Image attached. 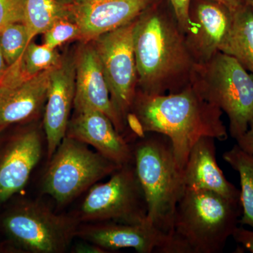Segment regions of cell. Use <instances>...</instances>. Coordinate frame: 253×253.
<instances>
[{"label":"cell","mask_w":253,"mask_h":253,"mask_svg":"<svg viewBox=\"0 0 253 253\" xmlns=\"http://www.w3.org/2000/svg\"><path fill=\"white\" fill-rule=\"evenodd\" d=\"M231 13L230 28L219 51L234 58L253 74V9L246 3Z\"/></svg>","instance_id":"obj_19"},{"label":"cell","mask_w":253,"mask_h":253,"mask_svg":"<svg viewBox=\"0 0 253 253\" xmlns=\"http://www.w3.org/2000/svg\"><path fill=\"white\" fill-rule=\"evenodd\" d=\"M75 252L78 253H106V251L99 246L91 243L85 241V243H81L78 244L75 249Z\"/></svg>","instance_id":"obj_29"},{"label":"cell","mask_w":253,"mask_h":253,"mask_svg":"<svg viewBox=\"0 0 253 253\" xmlns=\"http://www.w3.org/2000/svg\"><path fill=\"white\" fill-rule=\"evenodd\" d=\"M76 236L107 251L132 249L139 253H178L172 235L148 221L140 224L99 221L79 226Z\"/></svg>","instance_id":"obj_10"},{"label":"cell","mask_w":253,"mask_h":253,"mask_svg":"<svg viewBox=\"0 0 253 253\" xmlns=\"http://www.w3.org/2000/svg\"><path fill=\"white\" fill-rule=\"evenodd\" d=\"M222 156L240 176L242 215L239 224L253 229V155L246 152L236 144Z\"/></svg>","instance_id":"obj_20"},{"label":"cell","mask_w":253,"mask_h":253,"mask_svg":"<svg viewBox=\"0 0 253 253\" xmlns=\"http://www.w3.org/2000/svg\"><path fill=\"white\" fill-rule=\"evenodd\" d=\"M179 26L185 33L189 21V9L191 0H168Z\"/></svg>","instance_id":"obj_26"},{"label":"cell","mask_w":253,"mask_h":253,"mask_svg":"<svg viewBox=\"0 0 253 253\" xmlns=\"http://www.w3.org/2000/svg\"><path fill=\"white\" fill-rule=\"evenodd\" d=\"M78 217L56 214L45 205L32 203L5 218L6 232L28 252L62 253L76 237Z\"/></svg>","instance_id":"obj_8"},{"label":"cell","mask_w":253,"mask_h":253,"mask_svg":"<svg viewBox=\"0 0 253 253\" xmlns=\"http://www.w3.org/2000/svg\"><path fill=\"white\" fill-rule=\"evenodd\" d=\"M84 44L75 59L76 92L73 106L76 112L86 110L101 111L123 135L127 125L113 106L99 56L93 44Z\"/></svg>","instance_id":"obj_13"},{"label":"cell","mask_w":253,"mask_h":253,"mask_svg":"<svg viewBox=\"0 0 253 253\" xmlns=\"http://www.w3.org/2000/svg\"><path fill=\"white\" fill-rule=\"evenodd\" d=\"M69 18L66 4L58 0H25L23 23L31 42L60 18Z\"/></svg>","instance_id":"obj_21"},{"label":"cell","mask_w":253,"mask_h":253,"mask_svg":"<svg viewBox=\"0 0 253 253\" xmlns=\"http://www.w3.org/2000/svg\"><path fill=\"white\" fill-rule=\"evenodd\" d=\"M53 69L27 78L16 66L8 67L0 81V130L38 114L46 101Z\"/></svg>","instance_id":"obj_12"},{"label":"cell","mask_w":253,"mask_h":253,"mask_svg":"<svg viewBox=\"0 0 253 253\" xmlns=\"http://www.w3.org/2000/svg\"><path fill=\"white\" fill-rule=\"evenodd\" d=\"M42 137L37 129L21 133L0 161V202H5L27 184L42 154Z\"/></svg>","instance_id":"obj_17"},{"label":"cell","mask_w":253,"mask_h":253,"mask_svg":"<svg viewBox=\"0 0 253 253\" xmlns=\"http://www.w3.org/2000/svg\"><path fill=\"white\" fill-rule=\"evenodd\" d=\"M50 159L42 191L61 205L71 202L122 166L67 136Z\"/></svg>","instance_id":"obj_6"},{"label":"cell","mask_w":253,"mask_h":253,"mask_svg":"<svg viewBox=\"0 0 253 253\" xmlns=\"http://www.w3.org/2000/svg\"><path fill=\"white\" fill-rule=\"evenodd\" d=\"M66 136L90 145L99 154L121 166L134 162L130 144L101 111L76 112L68 123Z\"/></svg>","instance_id":"obj_16"},{"label":"cell","mask_w":253,"mask_h":253,"mask_svg":"<svg viewBox=\"0 0 253 253\" xmlns=\"http://www.w3.org/2000/svg\"><path fill=\"white\" fill-rule=\"evenodd\" d=\"M28 43V33L23 23H11L0 32V48L8 67L19 61Z\"/></svg>","instance_id":"obj_23"},{"label":"cell","mask_w":253,"mask_h":253,"mask_svg":"<svg viewBox=\"0 0 253 253\" xmlns=\"http://www.w3.org/2000/svg\"><path fill=\"white\" fill-rule=\"evenodd\" d=\"M76 92L75 59L63 58L51 71L46 96L44 128L49 159L66 136Z\"/></svg>","instance_id":"obj_15"},{"label":"cell","mask_w":253,"mask_h":253,"mask_svg":"<svg viewBox=\"0 0 253 253\" xmlns=\"http://www.w3.org/2000/svg\"><path fill=\"white\" fill-rule=\"evenodd\" d=\"M62 60L56 49L31 41L26 46L22 57L14 66L23 76L30 78L57 67Z\"/></svg>","instance_id":"obj_22"},{"label":"cell","mask_w":253,"mask_h":253,"mask_svg":"<svg viewBox=\"0 0 253 253\" xmlns=\"http://www.w3.org/2000/svg\"><path fill=\"white\" fill-rule=\"evenodd\" d=\"M211 1H215L218 4L225 6L231 12L236 11L246 4L245 0H211Z\"/></svg>","instance_id":"obj_30"},{"label":"cell","mask_w":253,"mask_h":253,"mask_svg":"<svg viewBox=\"0 0 253 253\" xmlns=\"http://www.w3.org/2000/svg\"><path fill=\"white\" fill-rule=\"evenodd\" d=\"M190 84L210 104L226 113L229 133L239 139L253 120V74L234 58L218 51L211 59L195 63Z\"/></svg>","instance_id":"obj_5"},{"label":"cell","mask_w":253,"mask_h":253,"mask_svg":"<svg viewBox=\"0 0 253 253\" xmlns=\"http://www.w3.org/2000/svg\"><path fill=\"white\" fill-rule=\"evenodd\" d=\"M8 69V66L3 56L2 51L0 48V81L4 78Z\"/></svg>","instance_id":"obj_31"},{"label":"cell","mask_w":253,"mask_h":253,"mask_svg":"<svg viewBox=\"0 0 253 253\" xmlns=\"http://www.w3.org/2000/svg\"><path fill=\"white\" fill-rule=\"evenodd\" d=\"M238 146L246 152L253 155V120L250 123L248 130L236 139Z\"/></svg>","instance_id":"obj_28"},{"label":"cell","mask_w":253,"mask_h":253,"mask_svg":"<svg viewBox=\"0 0 253 253\" xmlns=\"http://www.w3.org/2000/svg\"><path fill=\"white\" fill-rule=\"evenodd\" d=\"M245 1H246V4L251 6L253 11V0H245Z\"/></svg>","instance_id":"obj_32"},{"label":"cell","mask_w":253,"mask_h":253,"mask_svg":"<svg viewBox=\"0 0 253 253\" xmlns=\"http://www.w3.org/2000/svg\"><path fill=\"white\" fill-rule=\"evenodd\" d=\"M134 55L141 92H179L190 84L195 61L168 0H158L136 20Z\"/></svg>","instance_id":"obj_2"},{"label":"cell","mask_w":253,"mask_h":253,"mask_svg":"<svg viewBox=\"0 0 253 253\" xmlns=\"http://www.w3.org/2000/svg\"><path fill=\"white\" fill-rule=\"evenodd\" d=\"M158 0H73L66 4L70 19L91 42L105 33L137 19Z\"/></svg>","instance_id":"obj_11"},{"label":"cell","mask_w":253,"mask_h":253,"mask_svg":"<svg viewBox=\"0 0 253 253\" xmlns=\"http://www.w3.org/2000/svg\"><path fill=\"white\" fill-rule=\"evenodd\" d=\"M78 217L91 222L147 221V205L134 162L123 165L106 182L91 186Z\"/></svg>","instance_id":"obj_7"},{"label":"cell","mask_w":253,"mask_h":253,"mask_svg":"<svg viewBox=\"0 0 253 253\" xmlns=\"http://www.w3.org/2000/svg\"><path fill=\"white\" fill-rule=\"evenodd\" d=\"M132 149L136 175L147 205V221L172 235L176 206L185 191L172 142L159 133L139 136Z\"/></svg>","instance_id":"obj_4"},{"label":"cell","mask_w":253,"mask_h":253,"mask_svg":"<svg viewBox=\"0 0 253 253\" xmlns=\"http://www.w3.org/2000/svg\"><path fill=\"white\" fill-rule=\"evenodd\" d=\"M231 22L227 8L211 0H191L184 33L195 63L206 62L220 51Z\"/></svg>","instance_id":"obj_14"},{"label":"cell","mask_w":253,"mask_h":253,"mask_svg":"<svg viewBox=\"0 0 253 253\" xmlns=\"http://www.w3.org/2000/svg\"><path fill=\"white\" fill-rule=\"evenodd\" d=\"M214 138H201L193 146L183 169L186 189L206 190L232 200L240 199L241 191L226 179L216 159Z\"/></svg>","instance_id":"obj_18"},{"label":"cell","mask_w":253,"mask_h":253,"mask_svg":"<svg viewBox=\"0 0 253 253\" xmlns=\"http://www.w3.org/2000/svg\"><path fill=\"white\" fill-rule=\"evenodd\" d=\"M136 20L92 41L101 61L113 106L126 123L138 86L133 43Z\"/></svg>","instance_id":"obj_9"},{"label":"cell","mask_w":253,"mask_h":253,"mask_svg":"<svg viewBox=\"0 0 253 253\" xmlns=\"http://www.w3.org/2000/svg\"><path fill=\"white\" fill-rule=\"evenodd\" d=\"M233 238L245 249L253 253V231L243 227H237L233 234Z\"/></svg>","instance_id":"obj_27"},{"label":"cell","mask_w":253,"mask_h":253,"mask_svg":"<svg viewBox=\"0 0 253 253\" xmlns=\"http://www.w3.org/2000/svg\"><path fill=\"white\" fill-rule=\"evenodd\" d=\"M60 2L63 3V4H67V3L71 2L73 0H58Z\"/></svg>","instance_id":"obj_33"},{"label":"cell","mask_w":253,"mask_h":253,"mask_svg":"<svg viewBox=\"0 0 253 253\" xmlns=\"http://www.w3.org/2000/svg\"><path fill=\"white\" fill-rule=\"evenodd\" d=\"M43 35L44 44L52 49L81 38L79 28L69 18H60L55 21Z\"/></svg>","instance_id":"obj_24"},{"label":"cell","mask_w":253,"mask_h":253,"mask_svg":"<svg viewBox=\"0 0 253 253\" xmlns=\"http://www.w3.org/2000/svg\"><path fill=\"white\" fill-rule=\"evenodd\" d=\"M25 0H0V32L11 23H23Z\"/></svg>","instance_id":"obj_25"},{"label":"cell","mask_w":253,"mask_h":253,"mask_svg":"<svg viewBox=\"0 0 253 253\" xmlns=\"http://www.w3.org/2000/svg\"><path fill=\"white\" fill-rule=\"evenodd\" d=\"M242 215L241 200L186 189L176 206L172 235L179 253H221Z\"/></svg>","instance_id":"obj_3"},{"label":"cell","mask_w":253,"mask_h":253,"mask_svg":"<svg viewBox=\"0 0 253 253\" xmlns=\"http://www.w3.org/2000/svg\"><path fill=\"white\" fill-rule=\"evenodd\" d=\"M222 114L219 108L203 99L189 84L173 94L149 95L136 90L126 124L137 137L149 132L167 136L183 171L191 149L201 138L227 139Z\"/></svg>","instance_id":"obj_1"}]
</instances>
